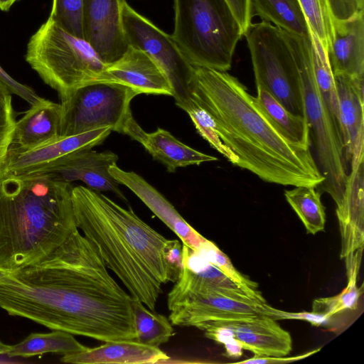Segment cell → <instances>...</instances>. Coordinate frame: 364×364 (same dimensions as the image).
<instances>
[{
  "instance_id": "cell-1",
  "label": "cell",
  "mask_w": 364,
  "mask_h": 364,
  "mask_svg": "<svg viewBox=\"0 0 364 364\" xmlns=\"http://www.w3.org/2000/svg\"><path fill=\"white\" fill-rule=\"evenodd\" d=\"M132 300L78 229L0 281V308L9 315L104 342L136 339Z\"/></svg>"
},
{
  "instance_id": "cell-2",
  "label": "cell",
  "mask_w": 364,
  "mask_h": 364,
  "mask_svg": "<svg viewBox=\"0 0 364 364\" xmlns=\"http://www.w3.org/2000/svg\"><path fill=\"white\" fill-rule=\"evenodd\" d=\"M189 94L214 120L222 141L238 159L236 166L268 183L314 188L322 184L324 176L310 148L287 141L247 87L227 71L194 67Z\"/></svg>"
},
{
  "instance_id": "cell-3",
  "label": "cell",
  "mask_w": 364,
  "mask_h": 364,
  "mask_svg": "<svg viewBox=\"0 0 364 364\" xmlns=\"http://www.w3.org/2000/svg\"><path fill=\"white\" fill-rule=\"evenodd\" d=\"M72 203L77 228L95 246L107 268L133 300L154 311L162 285L176 282L164 256L167 239L131 208L87 187H73Z\"/></svg>"
},
{
  "instance_id": "cell-4",
  "label": "cell",
  "mask_w": 364,
  "mask_h": 364,
  "mask_svg": "<svg viewBox=\"0 0 364 364\" xmlns=\"http://www.w3.org/2000/svg\"><path fill=\"white\" fill-rule=\"evenodd\" d=\"M70 183L47 173L0 174V269L48 255L77 229Z\"/></svg>"
},
{
  "instance_id": "cell-5",
  "label": "cell",
  "mask_w": 364,
  "mask_h": 364,
  "mask_svg": "<svg viewBox=\"0 0 364 364\" xmlns=\"http://www.w3.org/2000/svg\"><path fill=\"white\" fill-rule=\"evenodd\" d=\"M171 35L194 67L228 71L243 36L225 0H174Z\"/></svg>"
},
{
  "instance_id": "cell-6",
  "label": "cell",
  "mask_w": 364,
  "mask_h": 364,
  "mask_svg": "<svg viewBox=\"0 0 364 364\" xmlns=\"http://www.w3.org/2000/svg\"><path fill=\"white\" fill-rule=\"evenodd\" d=\"M283 31V30H282ZM297 65L304 117L315 144L318 167L324 176L321 185L337 206L342 203L348 171L340 127L318 87L311 60L310 34L303 38L284 31Z\"/></svg>"
},
{
  "instance_id": "cell-7",
  "label": "cell",
  "mask_w": 364,
  "mask_h": 364,
  "mask_svg": "<svg viewBox=\"0 0 364 364\" xmlns=\"http://www.w3.org/2000/svg\"><path fill=\"white\" fill-rule=\"evenodd\" d=\"M25 59L60 100L82 86L100 82L108 65L87 41L48 18L30 38Z\"/></svg>"
},
{
  "instance_id": "cell-8",
  "label": "cell",
  "mask_w": 364,
  "mask_h": 364,
  "mask_svg": "<svg viewBox=\"0 0 364 364\" xmlns=\"http://www.w3.org/2000/svg\"><path fill=\"white\" fill-rule=\"evenodd\" d=\"M168 294L169 321L176 326L198 328L219 320H246L264 314L261 302L219 288L183 266Z\"/></svg>"
},
{
  "instance_id": "cell-9",
  "label": "cell",
  "mask_w": 364,
  "mask_h": 364,
  "mask_svg": "<svg viewBox=\"0 0 364 364\" xmlns=\"http://www.w3.org/2000/svg\"><path fill=\"white\" fill-rule=\"evenodd\" d=\"M243 36L256 85L266 89L292 114L304 117L299 70L284 31L262 21L252 23Z\"/></svg>"
},
{
  "instance_id": "cell-10",
  "label": "cell",
  "mask_w": 364,
  "mask_h": 364,
  "mask_svg": "<svg viewBox=\"0 0 364 364\" xmlns=\"http://www.w3.org/2000/svg\"><path fill=\"white\" fill-rule=\"evenodd\" d=\"M138 95L113 82H96L79 87L61 100L60 135H76L105 127L124 134L134 118L131 101Z\"/></svg>"
},
{
  "instance_id": "cell-11",
  "label": "cell",
  "mask_w": 364,
  "mask_h": 364,
  "mask_svg": "<svg viewBox=\"0 0 364 364\" xmlns=\"http://www.w3.org/2000/svg\"><path fill=\"white\" fill-rule=\"evenodd\" d=\"M122 21L129 46L147 53L163 70L172 87L178 107L188 102L193 66L171 35L132 8L127 1L122 8Z\"/></svg>"
},
{
  "instance_id": "cell-12",
  "label": "cell",
  "mask_w": 364,
  "mask_h": 364,
  "mask_svg": "<svg viewBox=\"0 0 364 364\" xmlns=\"http://www.w3.org/2000/svg\"><path fill=\"white\" fill-rule=\"evenodd\" d=\"M126 0H83V39L107 65L119 59L127 50L122 21Z\"/></svg>"
},
{
  "instance_id": "cell-13",
  "label": "cell",
  "mask_w": 364,
  "mask_h": 364,
  "mask_svg": "<svg viewBox=\"0 0 364 364\" xmlns=\"http://www.w3.org/2000/svg\"><path fill=\"white\" fill-rule=\"evenodd\" d=\"M117 161V155L111 151L97 152L82 149L60 157L33 173L50 174L68 183L80 181L92 190L97 192L111 191L127 202L119 188V183L109 171Z\"/></svg>"
},
{
  "instance_id": "cell-14",
  "label": "cell",
  "mask_w": 364,
  "mask_h": 364,
  "mask_svg": "<svg viewBox=\"0 0 364 364\" xmlns=\"http://www.w3.org/2000/svg\"><path fill=\"white\" fill-rule=\"evenodd\" d=\"M112 132L102 127L72 136H58L36 148L23 151H8L0 174L26 176L33 173L50 162L82 149H92L102 143Z\"/></svg>"
},
{
  "instance_id": "cell-15",
  "label": "cell",
  "mask_w": 364,
  "mask_h": 364,
  "mask_svg": "<svg viewBox=\"0 0 364 364\" xmlns=\"http://www.w3.org/2000/svg\"><path fill=\"white\" fill-rule=\"evenodd\" d=\"M100 82L122 85L139 95H173L169 80L159 65L144 51L132 46L106 67Z\"/></svg>"
},
{
  "instance_id": "cell-16",
  "label": "cell",
  "mask_w": 364,
  "mask_h": 364,
  "mask_svg": "<svg viewBox=\"0 0 364 364\" xmlns=\"http://www.w3.org/2000/svg\"><path fill=\"white\" fill-rule=\"evenodd\" d=\"M338 98V122L347 161H364V79L334 75Z\"/></svg>"
},
{
  "instance_id": "cell-17",
  "label": "cell",
  "mask_w": 364,
  "mask_h": 364,
  "mask_svg": "<svg viewBox=\"0 0 364 364\" xmlns=\"http://www.w3.org/2000/svg\"><path fill=\"white\" fill-rule=\"evenodd\" d=\"M112 176L129 188L168 228L181 239L182 243L198 249L206 241L179 214L174 206L144 178L133 171L120 168L117 164L109 169Z\"/></svg>"
},
{
  "instance_id": "cell-18",
  "label": "cell",
  "mask_w": 364,
  "mask_h": 364,
  "mask_svg": "<svg viewBox=\"0 0 364 364\" xmlns=\"http://www.w3.org/2000/svg\"><path fill=\"white\" fill-rule=\"evenodd\" d=\"M364 161L351 166L342 203L337 206L342 240L341 259H346V268L356 258H361L363 249V167Z\"/></svg>"
},
{
  "instance_id": "cell-19",
  "label": "cell",
  "mask_w": 364,
  "mask_h": 364,
  "mask_svg": "<svg viewBox=\"0 0 364 364\" xmlns=\"http://www.w3.org/2000/svg\"><path fill=\"white\" fill-rule=\"evenodd\" d=\"M232 328L245 350L257 356H287L292 350L290 333L272 317L262 314L246 320H219Z\"/></svg>"
},
{
  "instance_id": "cell-20",
  "label": "cell",
  "mask_w": 364,
  "mask_h": 364,
  "mask_svg": "<svg viewBox=\"0 0 364 364\" xmlns=\"http://www.w3.org/2000/svg\"><path fill=\"white\" fill-rule=\"evenodd\" d=\"M364 10L334 21L333 40L328 51L333 75L364 79Z\"/></svg>"
},
{
  "instance_id": "cell-21",
  "label": "cell",
  "mask_w": 364,
  "mask_h": 364,
  "mask_svg": "<svg viewBox=\"0 0 364 364\" xmlns=\"http://www.w3.org/2000/svg\"><path fill=\"white\" fill-rule=\"evenodd\" d=\"M124 134L139 142L154 159L163 164L171 173L175 172L178 168L218 160L213 156L182 143L164 129L158 128L153 132H146L134 118L127 124Z\"/></svg>"
},
{
  "instance_id": "cell-22",
  "label": "cell",
  "mask_w": 364,
  "mask_h": 364,
  "mask_svg": "<svg viewBox=\"0 0 364 364\" xmlns=\"http://www.w3.org/2000/svg\"><path fill=\"white\" fill-rule=\"evenodd\" d=\"M169 356L159 347L135 340L105 342L98 347L62 356L60 360L75 364H144L167 361Z\"/></svg>"
},
{
  "instance_id": "cell-23",
  "label": "cell",
  "mask_w": 364,
  "mask_h": 364,
  "mask_svg": "<svg viewBox=\"0 0 364 364\" xmlns=\"http://www.w3.org/2000/svg\"><path fill=\"white\" fill-rule=\"evenodd\" d=\"M60 104L43 99L31 105L16 122L9 151L29 150L60 136Z\"/></svg>"
},
{
  "instance_id": "cell-24",
  "label": "cell",
  "mask_w": 364,
  "mask_h": 364,
  "mask_svg": "<svg viewBox=\"0 0 364 364\" xmlns=\"http://www.w3.org/2000/svg\"><path fill=\"white\" fill-rule=\"evenodd\" d=\"M257 86L255 102L273 127L289 142L310 148V129L303 116L288 111L272 94Z\"/></svg>"
},
{
  "instance_id": "cell-25",
  "label": "cell",
  "mask_w": 364,
  "mask_h": 364,
  "mask_svg": "<svg viewBox=\"0 0 364 364\" xmlns=\"http://www.w3.org/2000/svg\"><path fill=\"white\" fill-rule=\"evenodd\" d=\"M250 17L303 38L309 37V28L298 0H250Z\"/></svg>"
},
{
  "instance_id": "cell-26",
  "label": "cell",
  "mask_w": 364,
  "mask_h": 364,
  "mask_svg": "<svg viewBox=\"0 0 364 364\" xmlns=\"http://www.w3.org/2000/svg\"><path fill=\"white\" fill-rule=\"evenodd\" d=\"M87 348L73 334L63 331L53 330L49 333H30L20 343L11 345L6 355L30 358L46 353H55L63 356L83 351Z\"/></svg>"
},
{
  "instance_id": "cell-27",
  "label": "cell",
  "mask_w": 364,
  "mask_h": 364,
  "mask_svg": "<svg viewBox=\"0 0 364 364\" xmlns=\"http://www.w3.org/2000/svg\"><path fill=\"white\" fill-rule=\"evenodd\" d=\"M315 188L295 186L284 192L287 201L303 223L307 233L312 235L323 231L326 224L325 208L321 200V193Z\"/></svg>"
},
{
  "instance_id": "cell-28",
  "label": "cell",
  "mask_w": 364,
  "mask_h": 364,
  "mask_svg": "<svg viewBox=\"0 0 364 364\" xmlns=\"http://www.w3.org/2000/svg\"><path fill=\"white\" fill-rule=\"evenodd\" d=\"M146 307L141 301L132 300L135 341L159 347L169 341L174 330L168 318Z\"/></svg>"
},
{
  "instance_id": "cell-29",
  "label": "cell",
  "mask_w": 364,
  "mask_h": 364,
  "mask_svg": "<svg viewBox=\"0 0 364 364\" xmlns=\"http://www.w3.org/2000/svg\"><path fill=\"white\" fill-rule=\"evenodd\" d=\"M309 33L311 60L315 78L331 114L339 126L338 98L328 53L322 46L318 38L311 31H309Z\"/></svg>"
},
{
  "instance_id": "cell-30",
  "label": "cell",
  "mask_w": 364,
  "mask_h": 364,
  "mask_svg": "<svg viewBox=\"0 0 364 364\" xmlns=\"http://www.w3.org/2000/svg\"><path fill=\"white\" fill-rule=\"evenodd\" d=\"M359 267L360 264L355 263L347 270L348 284L340 294L314 299L312 311L323 314L331 318L333 315L343 311L356 309L359 298L363 292V285L358 287L356 284Z\"/></svg>"
},
{
  "instance_id": "cell-31",
  "label": "cell",
  "mask_w": 364,
  "mask_h": 364,
  "mask_svg": "<svg viewBox=\"0 0 364 364\" xmlns=\"http://www.w3.org/2000/svg\"><path fill=\"white\" fill-rule=\"evenodd\" d=\"M311 31L328 51L334 33L335 18L328 0H298Z\"/></svg>"
},
{
  "instance_id": "cell-32",
  "label": "cell",
  "mask_w": 364,
  "mask_h": 364,
  "mask_svg": "<svg viewBox=\"0 0 364 364\" xmlns=\"http://www.w3.org/2000/svg\"><path fill=\"white\" fill-rule=\"evenodd\" d=\"M195 250L239 286L249 296L261 302H267L261 292L257 290V284L238 272L229 257L214 242L207 239L199 248Z\"/></svg>"
},
{
  "instance_id": "cell-33",
  "label": "cell",
  "mask_w": 364,
  "mask_h": 364,
  "mask_svg": "<svg viewBox=\"0 0 364 364\" xmlns=\"http://www.w3.org/2000/svg\"><path fill=\"white\" fill-rule=\"evenodd\" d=\"M179 107L188 113L198 133L230 163L237 165V157L222 141L215 123L210 114L191 99Z\"/></svg>"
},
{
  "instance_id": "cell-34",
  "label": "cell",
  "mask_w": 364,
  "mask_h": 364,
  "mask_svg": "<svg viewBox=\"0 0 364 364\" xmlns=\"http://www.w3.org/2000/svg\"><path fill=\"white\" fill-rule=\"evenodd\" d=\"M83 0H53L48 19L69 33L83 39Z\"/></svg>"
},
{
  "instance_id": "cell-35",
  "label": "cell",
  "mask_w": 364,
  "mask_h": 364,
  "mask_svg": "<svg viewBox=\"0 0 364 364\" xmlns=\"http://www.w3.org/2000/svg\"><path fill=\"white\" fill-rule=\"evenodd\" d=\"M16 122L11 95L0 87V168L10 149Z\"/></svg>"
},
{
  "instance_id": "cell-36",
  "label": "cell",
  "mask_w": 364,
  "mask_h": 364,
  "mask_svg": "<svg viewBox=\"0 0 364 364\" xmlns=\"http://www.w3.org/2000/svg\"><path fill=\"white\" fill-rule=\"evenodd\" d=\"M0 87L10 94L18 95L30 105L41 102L43 98L38 96L31 87L23 85L12 78L0 65Z\"/></svg>"
},
{
  "instance_id": "cell-37",
  "label": "cell",
  "mask_w": 364,
  "mask_h": 364,
  "mask_svg": "<svg viewBox=\"0 0 364 364\" xmlns=\"http://www.w3.org/2000/svg\"><path fill=\"white\" fill-rule=\"evenodd\" d=\"M264 314L274 319L302 320L310 323L312 326H319L324 324L329 318L323 314L314 311L289 312L274 309L266 303L264 306Z\"/></svg>"
},
{
  "instance_id": "cell-38",
  "label": "cell",
  "mask_w": 364,
  "mask_h": 364,
  "mask_svg": "<svg viewBox=\"0 0 364 364\" xmlns=\"http://www.w3.org/2000/svg\"><path fill=\"white\" fill-rule=\"evenodd\" d=\"M163 252L176 281L183 270L182 245L178 240H167Z\"/></svg>"
},
{
  "instance_id": "cell-39",
  "label": "cell",
  "mask_w": 364,
  "mask_h": 364,
  "mask_svg": "<svg viewBox=\"0 0 364 364\" xmlns=\"http://www.w3.org/2000/svg\"><path fill=\"white\" fill-rule=\"evenodd\" d=\"M336 20L348 19L363 9L357 0H328Z\"/></svg>"
},
{
  "instance_id": "cell-40",
  "label": "cell",
  "mask_w": 364,
  "mask_h": 364,
  "mask_svg": "<svg viewBox=\"0 0 364 364\" xmlns=\"http://www.w3.org/2000/svg\"><path fill=\"white\" fill-rule=\"evenodd\" d=\"M237 21L242 34L252 23L250 12V0H225Z\"/></svg>"
},
{
  "instance_id": "cell-41",
  "label": "cell",
  "mask_w": 364,
  "mask_h": 364,
  "mask_svg": "<svg viewBox=\"0 0 364 364\" xmlns=\"http://www.w3.org/2000/svg\"><path fill=\"white\" fill-rule=\"evenodd\" d=\"M321 348L314 349L311 351L305 353L301 355L291 356V357H274V356H257L255 355L247 360L236 362L235 363H245V364H273V363H289L297 361L301 359L306 358L307 357L319 351Z\"/></svg>"
},
{
  "instance_id": "cell-42",
  "label": "cell",
  "mask_w": 364,
  "mask_h": 364,
  "mask_svg": "<svg viewBox=\"0 0 364 364\" xmlns=\"http://www.w3.org/2000/svg\"><path fill=\"white\" fill-rule=\"evenodd\" d=\"M223 345L225 349L224 355L233 358L242 356L243 348L242 343L236 338Z\"/></svg>"
},
{
  "instance_id": "cell-43",
  "label": "cell",
  "mask_w": 364,
  "mask_h": 364,
  "mask_svg": "<svg viewBox=\"0 0 364 364\" xmlns=\"http://www.w3.org/2000/svg\"><path fill=\"white\" fill-rule=\"evenodd\" d=\"M16 1L18 0H0V10L8 11Z\"/></svg>"
},
{
  "instance_id": "cell-44",
  "label": "cell",
  "mask_w": 364,
  "mask_h": 364,
  "mask_svg": "<svg viewBox=\"0 0 364 364\" xmlns=\"http://www.w3.org/2000/svg\"><path fill=\"white\" fill-rule=\"evenodd\" d=\"M11 346V345L6 344L0 339V355H6Z\"/></svg>"
},
{
  "instance_id": "cell-45",
  "label": "cell",
  "mask_w": 364,
  "mask_h": 364,
  "mask_svg": "<svg viewBox=\"0 0 364 364\" xmlns=\"http://www.w3.org/2000/svg\"><path fill=\"white\" fill-rule=\"evenodd\" d=\"M9 273V272H6L0 269V281L4 279L6 276H8Z\"/></svg>"
},
{
  "instance_id": "cell-46",
  "label": "cell",
  "mask_w": 364,
  "mask_h": 364,
  "mask_svg": "<svg viewBox=\"0 0 364 364\" xmlns=\"http://www.w3.org/2000/svg\"><path fill=\"white\" fill-rule=\"evenodd\" d=\"M357 1H358L359 4H360L362 7H363V6H364V0H357Z\"/></svg>"
}]
</instances>
